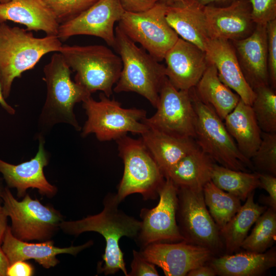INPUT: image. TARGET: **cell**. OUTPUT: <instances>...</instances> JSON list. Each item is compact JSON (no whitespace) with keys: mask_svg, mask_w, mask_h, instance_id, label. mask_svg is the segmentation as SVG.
<instances>
[{"mask_svg":"<svg viewBox=\"0 0 276 276\" xmlns=\"http://www.w3.org/2000/svg\"><path fill=\"white\" fill-rule=\"evenodd\" d=\"M38 151L33 158L18 165H12L0 159V173L3 176L7 187L15 188L19 198L24 197L29 188L37 189L39 193L52 197L57 192V188L46 179L44 168L49 163V156L44 148V140L39 137Z\"/></svg>","mask_w":276,"mask_h":276,"instance_id":"cell-17","label":"cell"},{"mask_svg":"<svg viewBox=\"0 0 276 276\" xmlns=\"http://www.w3.org/2000/svg\"><path fill=\"white\" fill-rule=\"evenodd\" d=\"M149 262L158 266L166 276H185L213 258L209 249L185 241L149 244L140 251Z\"/></svg>","mask_w":276,"mask_h":276,"instance_id":"cell-15","label":"cell"},{"mask_svg":"<svg viewBox=\"0 0 276 276\" xmlns=\"http://www.w3.org/2000/svg\"><path fill=\"white\" fill-rule=\"evenodd\" d=\"M0 276H1V273H0Z\"/></svg>","mask_w":276,"mask_h":276,"instance_id":"cell-50","label":"cell"},{"mask_svg":"<svg viewBox=\"0 0 276 276\" xmlns=\"http://www.w3.org/2000/svg\"><path fill=\"white\" fill-rule=\"evenodd\" d=\"M164 59L166 76L179 90L194 87L209 64L204 51L181 38L167 52Z\"/></svg>","mask_w":276,"mask_h":276,"instance_id":"cell-16","label":"cell"},{"mask_svg":"<svg viewBox=\"0 0 276 276\" xmlns=\"http://www.w3.org/2000/svg\"><path fill=\"white\" fill-rule=\"evenodd\" d=\"M231 41L244 77L251 88L269 85L266 25H256L248 37Z\"/></svg>","mask_w":276,"mask_h":276,"instance_id":"cell-19","label":"cell"},{"mask_svg":"<svg viewBox=\"0 0 276 276\" xmlns=\"http://www.w3.org/2000/svg\"><path fill=\"white\" fill-rule=\"evenodd\" d=\"M98 0H42L59 25L77 17Z\"/></svg>","mask_w":276,"mask_h":276,"instance_id":"cell-35","label":"cell"},{"mask_svg":"<svg viewBox=\"0 0 276 276\" xmlns=\"http://www.w3.org/2000/svg\"><path fill=\"white\" fill-rule=\"evenodd\" d=\"M5 99H6L4 98L3 94L2 85L0 80V105L8 113L10 114H14L15 113V109L7 103Z\"/></svg>","mask_w":276,"mask_h":276,"instance_id":"cell-46","label":"cell"},{"mask_svg":"<svg viewBox=\"0 0 276 276\" xmlns=\"http://www.w3.org/2000/svg\"><path fill=\"white\" fill-rule=\"evenodd\" d=\"M215 162L199 148L186 155L165 174L178 188L203 189L211 180Z\"/></svg>","mask_w":276,"mask_h":276,"instance_id":"cell-28","label":"cell"},{"mask_svg":"<svg viewBox=\"0 0 276 276\" xmlns=\"http://www.w3.org/2000/svg\"><path fill=\"white\" fill-rule=\"evenodd\" d=\"M270 85L257 87L251 105L262 132H276V93Z\"/></svg>","mask_w":276,"mask_h":276,"instance_id":"cell-33","label":"cell"},{"mask_svg":"<svg viewBox=\"0 0 276 276\" xmlns=\"http://www.w3.org/2000/svg\"><path fill=\"white\" fill-rule=\"evenodd\" d=\"M269 85L276 87V19L266 25Z\"/></svg>","mask_w":276,"mask_h":276,"instance_id":"cell-37","label":"cell"},{"mask_svg":"<svg viewBox=\"0 0 276 276\" xmlns=\"http://www.w3.org/2000/svg\"><path fill=\"white\" fill-rule=\"evenodd\" d=\"M259 187L264 189L268 194L267 196H261V201L276 211V177L275 175L258 172Z\"/></svg>","mask_w":276,"mask_h":276,"instance_id":"cell-38","label":"cell"},{"mask_svg":"<svg viewBox=\"0 0 276 276\" xmlns=\"http://www.w3.org/2000/svg\"><path fill=\"white\" fill-rule=\"evenodd\" d=\"M62 44L56 35L34 36L31 31L0 22V80L5 99L14 80L34 67L46 54L59 52Z\"/></svg>","mask_w":276,"mask_h":276,"instance_id":"cell-2","label":"cell"},{"mask_svg":"<svg viewBox=\"0 0 276 276\" xmlns=\"http://www.w3.org/2000/svg\"><path fill=\"white\" fill-rule=\"evenodd\" d=\"M204 52L208 62L215 66L220 80L251 106L255 93L244 77L231 41L211 38Z\"/></svg>","mask_w":276,"mask_h":276,"instance_id":"cell-20","label":"cell"},{"mask_svg":"<svg viewBox=\"0 0 276 276\" xmlns=\"http://www.w3.org/2000/svg\"><path fill=\"white\" fill-rule=\"evenodd\" d=\"M114 31L113 48L121 59L122 69L113 91L136 93L156 108L161 87L167 77L165 66L142 47H139L118 25Z\"/></svg>","mask_w":276,"mask_h":276,"instance_id":"cell-3","label":"cell"},{"mask_svg":"<svg viewBox=\"0 0 276 276\" xmlns=\"http://www.w3.org/2000/svg\"><path fill=\"white\" fill-rule=\"evenodd\" d=\"M155 266L146 259L140 251L133 250L131 270L128 273V276H158L159 274Z\"/></svg>","mask_w":276,"mask_h":276,"instance_id":"cell-39","label":"cell"},{"mask_svg":"<svg viewBox=\"0 0 276 276\" xmlns=\"http://www.w3.org/2000/svg\"><path fill=\"white\" fill-rule=\"evenodd\" d=\"M178 189L176 221L184 241L216 254L224 246L220 229L205 203L203 189Z\"/></svg>","mask_w":276,"mask_h":276,"instance_id":"cell-10","label":"cell"},{"mask_svg":"<svg viewBox=\"0 0 276 276\" xmlns=\"http://www.w3.org/2000/svg\"><path fill=\"white\" fill-rule=\"evenodd\" d=\"M9 265L8 259L0 244V273L1 276H6L7 270Z\"/></svg>","mask_w":276,"mask_h":276,"instance_id":"cell-45","label":"cell"},{"mask_svg":"<svg viewBox=\"0 0 276 276\" xmlns=\"http://www.w3.org/2000/svg\"><path fill=\"white\" fill-rule=\"evenodd\" d=\"M99 98L96 101L89 96L82 102L87 116L81 133L83 137L94 133L99 141H108L117 140L128 132L141 135L148 129L143 122L146 118L145 110L124 108L103 93Z\"/></svg>","mask_w":276,"mask_h":276,"instance_id":"cell-8","label":"cell"},{"mask_svg":"<svg viewBox=\"0 0 276 276\" xmlns=\"http://www.w3.org/2000/svg\"><path fill=\"white\" fill-rule=\"evenodd\" d=\"M159 0H120L125 11L140 12L152 7Z\"/></svg>","mask_w":276,"mask_h":276,"instance_id":"cell-40","label":"cell"},{"mask_svg":"<svg viewBox=\"0 0 276 276\" xmlns=\"http://www.w3.org/2000/svg\"><path fill=\"white\" fill-rule=\"evenodd\" d=\"M155 114L143 122L170 135L194 139L195 112L189 90L176 88L166 77L161 87Z\"/></svg>","mask_w":276,"mask_h":276,"instance_id":"cell-12","label":"cell"},{"mask_svg":"<svg viewBox=\"0 0 276 276\" xmlns=\"http://www.w3.org/2000/svg\"><path fill=\"white\" fill-rule=\"evenodd\" d=\"M178 189L169 178L165 177L158 192L157 205L141 210V227L135 240L142 248L154 243L184 241L176 221Z\"/></svg>","mask_w":276,"mask_h":276,"instance_id":"cell-13","label":"cell"},{"mask_svg":"<svg viewBox=\"0 0 276 276\" xmlns=\"http://www.w3.org/2000/svg\"><path fill=\"white\" fill-rule=\"evenodd\" d=\"M93 244L92 241H89L81 245L60 248L55 246L53 241L50 240L41 243H28L15 237L8 225L1 247L10 264L17 261L33 259L44 268H50L59 263L57 255L67 254L76 256Z\"/></svg>","mask_w":276,"mask_h":276,"instance_id":"cell-21","label":"cell"},{"mask_svg":"<svg viewBox=\"0 0 276 276\" xmlns=\"http://www.w3.org/2000/svg\"><path fill=\"white\" fill-rule=\"evenodd\" d=\"M211 181L220 189L245 201L248 196L259 187L258 172L232 170L214 164Z\"/></svg>","mask_w":276,"mask_h":276,"instance_id":"cell-30","label":"cell"},{"mask_svg":"<svg viewBox=\"0 0 276 276\" xmlns=\"http://www.w3.org/2000/svg\"><path fill=\"white\" fill-rule=\"evenodd\" d=\"M217 273L214 268L205 264L196 267L190 270L187 274L188 276H215Z\"/></svg>","mask_w":276,"mask_h":276,"instance_id":"cell-42","label":"cell"},{"mask_svg":"<svg viewBox=\"0 0 276 276\" xmlns=\"http://www.w3.org/2000/svg\"><path fill=\"white\" fill-rule=\"evenodd\" d=\"M261 142L250 158L254 167L260 173L276 175V132L262 131Z\"/></svg>","mask_w":276,"mask_h":276,"instance_id":"cell-34","label":"cell"},{"mask_svg":"<svg viewBox=\"0 0 276 276\" xmlns=\"http://www.w3.org/2000/svg\"><path fill=\"white\" fill-rule=\"evenodd\" d=\"M8 216L7 215L0 198V244H2L3 239L8 225L7 224Z\"/></svg>","mask_w":276,"mask_h":276,"instance_id":"cell-43","label":"cell"},{"mask_svg":"<svg viewBox=\"0 0 276 276\" xmlns=\"http://www.w3.org/2000/svg\"><path fill=\"white\" fill-rule=\"evenodd\" d=\"M194 88L201 101L211 107L223 121L240 99L220 80L215 66L210 62Z\"/></svg>","mask_w":276,"mask_h":276,"instance_id":"cell-27","label":"cell"},{"mask_svg":"<svg viewBox=\"0 0 276 276\" xmlns=\"http://www.w3.org/2000/svg\"><path fill=\"white\" fill-rule=\"evenodd\" d=\"M223 121L239 150L250 160L262 139V131L251 106L240 99L234 109Z\"/></svg>","mask_w":276,"mask_h":276,"instance_id":"cell-26","label":"cell"},{"mask_svg":"<svg viewBox=\"0 0 276 276\" xmlns=\"http://www.w3.org/2000/svg\"><path fill=\"white\" fill-rule=\"evenodd\" d=\"M276 237V211L270 208L259 217L241 247L246 251L262 253L271 248Z\"/></svg>","mask_w":276,"mask_h":276,"instance_id":"cell-32","label":"cell"},{"mask_svg":"<svg viewBox=\"0 0 276 276\" xmlns=\"http://www.w3.org/2000/svg\"><path fill=\"white\" fill-rule=\"evenodd\" d=\"M254 201V193H251L244 205L221 229L220 235L227 254H231L241 248L251 226L267 209Z\"/></svg>","mask_w":276,"mask_h":276,"instance_id":"cell-29","label":"cell"},{"mask_svg":"<svg viewBox=\"0 0 276 276\" xmlns=\"http://www.w3.org/2000/svg\"><path fill=\"white\" fill-rule=\"evenodd\" d=\"M166 18L181 38L204 52L211 39L204 12V7L196 0H187L183 5L167 7Z\"/></svg>","mask_w":276,"mask_h":276,"instance_id":"cell-23","label":"cell"},{"mask_svg":"<svg viewBox=\"0 0 276 276\" xmlns=\"http://www.w3.org/2000/svg\"><path fill=\"white\" fill-rule=\"evenodd\" d=\"M125 11L120 0H98L76 18L60 25L57 37L61 41L75 35L94 36L114 48V24L120 21Z\"/></svg>","mask_w":276,"mask_h":276,"instance_id":"cell-14","label":"cell"},{"mask_svg":"<svg viewBox=\"0 0 276 276\" xmlns=\"http://www.w3.org/2000/svg\"><path fill=\"white\" fill-rule=\"evenodd\" d=\"M210 265L221 276H259L276 266L275 247L262 253L246 251L212 258Z\"/></svg>","mask_w":276,"mask_h":276,"instance_id":"cell-25","label":"cell"},{"mask_svg":"<svg viewBox=\"0 0 276 276\" xmlns=\"http://www.w3.org/2000/svg\"><path fill=\"white\" fill-rule=\"evenodd\" d=\"M71 69L75 81L90 94L101 91L106 97L113 93L122 69L119 55L103 45H62L59 52Z\"/></svg>","mask_w":276,"mask_h":276,"instance_id":"cell-5","label":"cell"},{"mask_svg":"<svg viewBox=\"0 0 276 276\" xmlns=\"http://www.w3.org/2000/svg\"><path fill=\"white\" fill-rule=\"evenodd\" d=\"M200 5L204 7L212 6L215 7H225L228 6L237 0H196Z\"/></svg>","mask_w":276,"mask_h":276,"instance_id":"cell-44","label":"cell"},{"mask_svg":"<svg viewBox=\"0 0 276 276\" xmlns=\"http://www.w3.org/2000/svg\"><path fill=\"white\" fill-rule=\"evenodd\" d=\"M116 141L124 165L116 194L119 201L134 193L145 200L156 199L165 177L142 140L125 135Z\"/></svg>","mask_w":276,"mask_h":276,"instance_id":"cell-7","label":"cell"},{"mask_svg":"<svg viewBox=\"0 0 276 276\" xmlns=\"http://www.w3.org/2000/svg\"><path fill=\"white\" fill-rule=\"evenodd\" d=\"M5 187H4L3 184L2 179L0 178V198L2 197V196L5 190Z\"/></svg>","mask_w":276,"mask_h":276,"instance_id":"cell-48","label":"cell"},{"mask_svg":"<svg viewBox=\"0 0 276 276\" xmlns=\"http://www.w3.org/2000/svg\"><path fill=\"white\" fill-rule=\"evenodd\" d=\"M189 91L195 112L194 140L199 149L224 167L245 172L247 167L254 169L250 160L239 150L223 121L201 101L194 87Z\"/></svg>","mask_w":276,"mask_h":276,"instance_id":"cell-6","label":"cell"},{"mask_svg":"<svg viewBox=\"0 0 276 276\" xmlns=\"http://www.w3.org/2000/svg\"><path fill=\"white\" fill-rule=\"evenodd\" d=\"M71 70L61 53H56L43 68L47 85L46 100L39 118L40 126L46 130L57 123H65L80 130L74 112L75 105L91 96L73 81Z\"/></svg>","mask_w":276,"mask_h":276,"instance_id":"cell-4","label":"cell"},{"mask_svg":"<svg viewBox=\"0 0 276 276\" xmlns=\"http://www.w3.org/2000/svg\"><path fill=\"white\" fill-rule=\"evenodd\" d=\"M7 20L24 25L29 31L58 34L59 25L42 0H9L0 3V22Z\"/></svg>","mask_w":276,"mask_h":276,"instance_id":"cell-22","label":"cell"},{"mask_svg":"<svg viewBox=\"0 0 276 276\" xmlns=\"http://www.w3.org/2000/svg\"><path fill=\"white\" fill-rule=\"evenodd\" d=\"M204 12L211 38L242 39L253 32L256 25L248 0H237L225 7L204 6Z\"/></svg>","mask_w":276,"mask_h":276,"instance_id":"cell-18","label":"cell"},{"mask_svg":"<svg viewBox=\"0 0 276 276\" xmlns=\"http://www.w3.org/2000/svg\"><path fill=\"white\" fill-rule=\"evenodd\" d=\"M120 203L116 194L109 193L104 199V208L100 213L78 220H63L60 224V228L69 235L78 236L84 232H95L104 238L106 247L98 265L99 273L113 274L121 270L128 276L119 240L124 236L135 239L141 221L120 210Z\"/></svg>","mask_w":276,"mask_h":276,"instance_id":"cell-1","label":"cell"},{"mask_svg":"<svg viewBox=\"0 0 276 276\" xmlns=\"http://www.w3.org/2000/svg\"><path fill=\"white\" fill-rule=\"evenodd\" d=\"M34 273V268L25 261H17L9 266L6 276H31Z\"/></svg>","mask_w":276,"mask_h":276,"instance_id":"cell-41","label":"cell"},{"mask_svg":"<svg viewBox=\"0 0 276 276\" xmlns=\"http://www.w3.org/2000/svg\"><path fill=\"white\" fill-rule=\"evenodd\" d=\"M203 193L206 206L219 229L231 220L242 206L238 197L220 189L211 180L204 186Z\"/></svg>","mask_w":276,"mask_h":276,"instance_id":"cell-31","label":"cell"},{"mask_svg":"<svg viewBox=\"0 0 276 276\" xmlns=\"http://www.w3.org/2000/svg\"><path fill=\"white\" fill-rule=\"evenodd\" d=\"M166 10L157 2L144 11H125L118 25L130 39L159 62L179 38L166 20Z\"/></svg>","mask_w":276,"mask_h":276,"instance_id":"cell-11","label":"cell"},{"mask_svg":"<svg viewBox=\"0 0 276 276\" xmlns=\"http://www.w3.org/2000/svg\"><path fill=\"white\" fill-rule=\"evenodd\" d=\"M187 0H159L158 3L167 7H176L183 5Z\"/></svg>","mask_w":276,"mask_h":276,"instance_id":"cell-47","label":"cell"},{"mask_svg":"<svg viewBox=\"0 0 276 276\" xmlns=\"http://www.w3.org/2000/svg\"><path fill=\"white\" fill-rule=\"evenodd\" d=\"M1 198L5 212L11 220L12 234L20 240H50L63 220L59 211L44 205L28 194L18 201L8 187L5 188Z\"/></svg>","mask_w":276,"mask_h":276,"instance_id":"cell-9","label":"cell"},{"mask_svg":"<svg viewBox=\"0 0 276 276\" xmlns=\"http://www.w3.org/2000/svg\"><path fill=\"white\" fill-rule=\"evenodd\" d=\"M9 0H0V3H4L8 2Z\"/></svg>","mask_w":276,"mask_h":276,"instance_id":"cell-49","label":"cell"},{"mask_svg":"<svg viewBox=\"0 0 276 276\" xmlns=\"http://www.w3.org/2000/svg\"><path fill=\"white\" fill-rule=\"evenodd\" d=\"M251 17L256 25H266L276 19V0H248Z\"/></svg>","mask_w":276,"mask_h":276,"instance_id":"cell-36","label":"cell"},{"mask_svg":"<svg viewBox=\"0 0 276 276\" xmlns=\"http://www.w3.org/2000/svg\"><path fill=\"white\" fill-rule=\"evenodd\" d=\"M141 140L163 173L197 149L194 139L170 135L149 128Z\"/></svg>","mask_w":276,"mask_h":276,"instance_id":"cell-24","label":"cell"}]
</instances>
